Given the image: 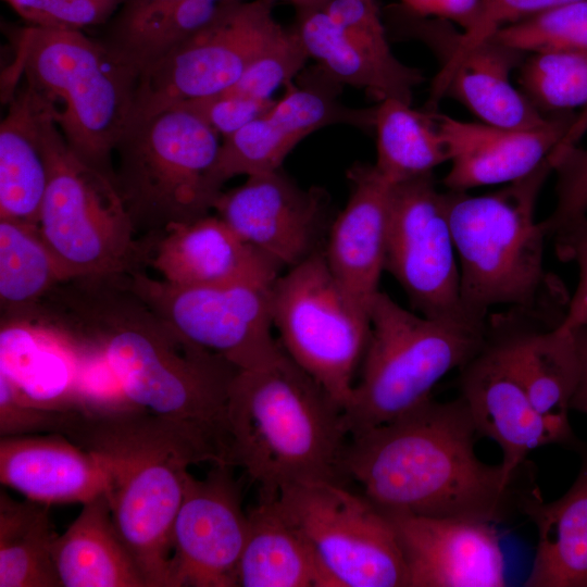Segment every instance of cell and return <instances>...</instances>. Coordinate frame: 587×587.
<instances>
[{
    "mask_svg": "<svg viewBox=\"0 0 587 587\" xmlns=\"http://www.w3.org/2000/svg\"><path fill=\"white\" fill-rule=\"evenodd\" d=\"M36 313L97 346L130 404L190 429L229 465L227 405L239 370L184 339L126 274L64 280Z\"/></svg>",
    "mask_w": 587,
    "mask_h": 587,
    "instance_id": "cell-1",
    "label": "cell"
},
{
    "mask_svg": "<svg viewBox=\"0 0 587 587\" xmlns=\"http://www.w3.org/2000/svg\"><path fill=\"white\" fill-rule=\"evenodd\" d=\"M479 437L462 399L433 398L392 422L349 436L342 474L384 514L500 523L537 488L509 483L501 464L475 453Z\"/></svg>",
    "mask_w": 587,
    "mask_h": 587,
    "instance_id": "cell-2",
    "label": "cell"
},
{
    "mask_svg": "<svg viewBox=\"0 0 587 587\" xmlns=\"http://www.w3.org/2000/svg\"><path fill=\"white\" fill-rule=\"evenodd\" d=\"M59 434L99 462L114 524L148 587H172V527L189 466L223 464L220 454L185 426L134 405L70 411Z\"/></svg>",
    "mask_w": 587,
    "mask_h": 587,
    "instance_id": "cell-3",
    "label": "cell"
},
{
    "mask_svg": "<svg viewBox=\"0 0 587 587\" xmlns=\"http://www.w3.org/2000/svg\"><path fill=\"white\" fill-rule=\"evenodd\" d=\"M228 464L261 495L308 482H339L349 439L342 409L286 353L239 370L227 405Z\"/></svg>",
    "mask_w": 587,
    "mask_h": 587,
    "instance_id": "cell-4",
    "label": "cell"
},
{
    "mask_svg": "<svg viewBox=\"0 0 587 587\" xmlns=\"http://www.w3.org/2000/svg\"><path fill=\"white\" fill-rule=\"evenodd\" d=\"M552 172L549 158L533 173L495 192H445L460 268V295L467 320L484 324L504 305L540 314L557 324L571 296L546 270L547 236L535 218L539 192Z\"/></svg>",
    "mask_w": 587,
    "mask_h": 587,
    "instance_id": "cell-5",
    "label": "cell"
},
{
    "mask_svg": "<svg viewBox=\"0 0 587 587\" xmlns=\"http://www.w3.org/2000/svg\"><path fill=\"white\" fill-rule=\"evenodd\" d=\"M18 63L74 153L115 183L114 150L132 116L139 73L103 40L32 25L18 38Z\"/></svg>",
    "mask_w": 587,
    "mask_h": 587,
    "instance_id": "cell-6",
    "label": "cell"
},
{
    "mask_svg": "<svg viewBox=\"0 0 587 587\" xmlns=\"http://www.w3.org/2000/svg\"><path fill=\"white\" fill-rule=\"evenodd\" d=\"M371 333L350 400L349 436L400 419L430 400L438 382L462 369L483 347L485 323L434 320L378 291Z\"/></svg>",
    "mask_w": 587,
    "mask_h": 587,
    "instance_id": "cell-7",
    "label": "cell"
},
{
    "mask_svg": "<svg viewBox=\"0 0 587 587\" xmlns=\"http://www.w3.org/2000/svg\"><path fill=\"white\" fill-rule=\"evenodd\" d=\"M220 147L210 126L177 107L127 125L114 150L115 186L138 236L210 214L223 191Z\"/></svg>",
    "mask_w": 587,
    "mask_h": 587,
    "instance_id": "cell-8",
    "label": "cell"
},
{
    "mask_svg": "<svg viewBox=\"0 0 587 587\" xmlns=\"http://www.w3.org/2000/svg\"><path fill=\"white\" fill-rule=\"evenodd\" d=\"M42 136L49 179L38 228L66 280L146 270L115 183L74 153L46 108Z\"/></svg>",
    "mask_w": 587,
    "mask_h": 587,
    "instance_id": "cell-9",
    "label": "cell"
},
{
    "mask_svg": "<svg viewBox=\"0 0 587 587\" xmlns=\"http://www.w3.org/2000/svg\"><path fill=\"white\" fill-rule=\"evenodd\" d=\"M272 317L285 353L344 411L369 342L370 307L336 279L323 250L278 276Z\"/></svg>",
    "mask_w": 587,
    "mask_h": 587,
    "instance_id": "cell-10",
    "label": "cell"
},
{
    "mask_svg": "<svg viewBox=\"0 0 587 587\" xmlns=\"http://www.w3.org/2000/svg\"><path fill=\"white\" fill-rule=\"evenodd\" d=\"M277 498L333 587H409L394 527L364 496L320 480L286 487Z\"/></svg>",
    "mask_w": 587,
    "mask_h": 587,
    "instance_id": "cell-11",
    "label": "cell"
},
{
    "mask_svg": "<svg viewBox=\"0 0 587 587\" xmlns=\"http://www.w3.org/2000/svg\"><path fill=\"white\" fill-rule=\"evenodd\" d=\"M278 1L228 4L213 22L143 70L128 124L234 86L284 33L273 15Z\"/></svg>",
    "mask_w": 587,
    "mask_h": 587,
    "instance_id": "cell-12",
    "label": "cell"
},
{
    "mask_svg": "<svg viewBox=\"0 0 587 587\" xmlns=\"http://www.w3.org/2000/svg\"><path fill=\"white\" fill-rule=\"evenodd\" d=\"M130 289L184 339L238 370L283 353L272 334V284L179 286L145 270L126 275Z\"/></svg>",
    "mask_w": 587,
    "mask_h": 587,
    "instance_id": "cell-13",
    "label": "cell"
},
{
    "mask_svg": "<svg viewBox=\"0 0 587 587\" xmlns=\"http://www.w3.org/2000/svg\"><path fill=\"white\" fill-rule=\"evenodd\" d=\"M385 271L419 314L473 323L462 309L445 192L437 189L433 173L391 186Z\"/></svg>",
    "mask_w": 587,
    "mask_h": 587,
    "instance_id": "cell-14",
    "label": "cell"
},
{
    "mask_svg": "<svg viewBox=\"0 0 587 587\" xmlns=\"http://www.w3.org/2000/svg\"><path fill=\"white\" fill-rule=\"evenodd\" d=\"M340 86L317 66L302 73L298 84L286 83L283 97L264 114L223 138L215 168L218 183L280 168L289 152L322 127L374 128L376 107L345 105L338 99Z\"/></svg>",
    "mask_w": 587,
    "mask_h": 587,
    "instance_id": "cell-15",
    "label": "cell"
},
{
    "mask_svg": "<svg viewBox=\"0 0 587 587\" xmlns=\"http://www.w3.org/2000/svg\"><path fill=\"white\" fill-rule=\"evenodd\" d=\"M232 467L213 464L201 479L188 476L172 527V587H237L248 513Z\"/></svg>",
    "mask_w": 587,
    "mask_h": 587,
    "instance_id": "cell-16",
    "label": "cell"
},
{
    "mask_svg": "<svg viewBox=\"0 0 587 587\" xmlns=\"http://www.w3.org/2000/svg\"><path fill=\"white\" fill-rule=\"evenodd\" d=\"M213 211L246 242L290 268L320 251L327 197L302 189L278 168L222 191Z\"/></svg>",
    "mask_w": 587,
    "mask_h": 587,
    "instance_id": "cell-17",
    "label": "cell"
},
{
    "mask_svg": "<svg viewBox=\"0 0 587 587\" xmlns=\"http://www.w3.org/2000/svg\"><path fill=\"white\" fill-rule=\"evenodd\" d=\"M485 341L495 348L521 382L533 407L563 445L573 444L570 403L579 362L573 330L517 308L490 312Z\"/></svg>",
    "mask_w": 587,
    "mask_h": 587,
    "instance_id": "cell-18",
    "label": "cell"
},
{
    "mask_svg": "<svg viewBox=\"0 0 587 587\" xmlns=\"http://www.w3.org/2000/svg\"><path fill=\"white\" fill-rule=\"evenodd\" d=\"M399 542L409 587L505 586L504 557L491 523L385 514Z\"/></svg>",
    "mask_w": 587,
    "mask_h": 587,
    "instance_id": "cell-19",
    "label": "cell"
},
{
    "mask_svg": "<svg viewBox=\"0 0 587 587\" xmlns=\"http://www.w3.org/2000/svg\"><path fill=\"white\" fill-rule=\"evenodd\" d=\"M459 396L464 400L479 436L496 441L507 482L533 478L527 455L560 437L533 407L521 382L509 365L485 341L459 371Z\"/></svg>",
    "mask_w": 587,
    "mask_h": 587,
    "instance_id": "cell-20",
    "label": "cell"
},
{
    "mask_svg": "<svg viewBox=\"0 0 587 587\" xmlns=\"http://www.w3.org/2000/svg\"><path fill=\"white\" fill-rule=\"evenodd\" d=\"M146 267L179 286L274 283L283 267L207 214L141 235Z\"/></svg>",
    "mask_w": 587,
    "mask_h": 587,
    "instance_id": "cell-21",
    "label": "cell"
},
{
    "mask_svg": "<svg viewBox=\"0 0 587 587\" xmlns=\"http://www.w3.org/2000/svg\"><path fill=\"white\" fill-rule=\"evenodd\" d=\"M449 152L450 170L442 183L448 190L510 184L533 173L562 142L577 113L551 114L533 129H510L464 122L435 111Z\"/></svg>",
    "mask_w": 587,
    "mask_h": 587,
    "instance_id": "cell-22",
    "label": "cell"
},
{
    "mask_svg": "<svg viewBox=\"0 0 587 587\" xmlns=\"http://www.w3.org/2000/svg\"><path fill=\"white\" fill-rule=\"evenodd\" d=\"M0 374L38 407L84 410L79 342L38 314L1 317Z\"/></svg>",
    "mask_w": 587,
    "mask_h": 587,
    "instance_id": "cell-23",
    "label": "cell"
},
{
    "mask_svg": "<svg viewBox=\"0 0 587 587\" xmlns=\"http://www.w3.org/2000/svg\"><path fill=\"white\" fill-rule=\"evenodd\" d=\"M347 177L350 196L330 226L323 254L341 286L371 307L385 271L392 185L374 164L355 163Z\"/></svg>",
    "mask_w": 587,
    "mask_h": 587,
    "instance_id": "cell-24",
    "label": "cell"
},
{
    "mask_svg": "<svg viewBox=\"0 0 587 587\" xmlns=\"http://www.w3.org/2000/svg\"><path fill=\"white\" fill-rule=\"evenodd\" d=\"M0 482L47 505L84 504L105 491L97 459L57 433L1 437Z\"/></svg>",
    "mask_w": 587,
    "mask_h": 587,
    "instance_id": "cell-25",
    "label": "cell"
},
{
    "mask_svg": "<svg viewBox=\"0 0 587 587\" xmlns=\"http://www.w3.org/2000/svg\"><path fill=\"white\" fill-rule=\"evenodd\" d=\"M522 54L490 39L482 42L440 68L433 80L426 110L435 111L439 100L449 96L486 124L510 129L546 125L551 115H544L510 82V73L520 64Z\"/></svg>",
    "mask_w": 587,
    "mask_h": 587,
    "instance_id": "cell-26",
    "label": "cell"
},
{
    "mask_svg": "<svg viewBox=\"0 0 587 587\" xmlns=\"http://www.w3.org/2000/svg\"><path fill=\"white\" fill-rule=\"evenodd\" d=\"M294 7L291 29L309 58L339 85L364 89L382 101L396 98L411 104L412 91L424 80L419 68L387 64L366 52L319 5L316 0H286Z\"/></svg>",
    "mask_w": 587,
    "mask_h": 587,
    "instance_id": "cell-27",
    "label": "cell"
},
{
    "mask_svg": "<svg viewBox=\"0 0 587 587\" xmlns=\"http://www.w3.org/2000/svg\"><path fill=\"white\" fill-rule=\"evenodd\" d=\"M248 513L237 587H333L313 548L282 508L261 495Z\"/></svg>",
    "mask_w": 587,
    "mask_h": 587,
    "instance_id": "cell-28",
    "label": "cell"
},
{
    "mask_svg": "<svg viewBox=\"0 0 587 587\" xmlns=\"http://www.w3.org/2000/svg\"><path fill=\"white\" fill-rule=\"evenodd\" d=\"M43 114L26 83L13 91L0 124V220L38 226L49 179Z\"/></svg>",
    "mask_w": 587,
    "mask_h": 587,
    "instance_id": "cell-29",
    "label": "cell"
},
{
    "mask_svg": "<svg viewBox=\"0 0 587 587\" xmlns=\"http://www.w3.org/2000/svg\"><path fill=\"white\" fill-rule=\"evenodd\" d=\"M52 559L62 587H148L104 494L85 502L67 529L57 535Z\"/></svg>",
    "mask_w": 587,
    "mask_h": 587,
    "instance_id": "cell-30",
    "label": "cell"
},
{
    "mask_svg": "<svg viewBox=\"0 0 587 587\" xmlns=\"http://www.w3.org/2000/svg\"><path fill=\"white\" fill-rule=\"evenodd\" d=\"M522 513L537 528V547L527 587H587V454L571 488L545 502L537 487Z\"/></svg>",
    "mask_w": 587,
    "mask_h": 587,
    "instance_id": "cell-31",
    "label": "cell"
},
{
    "mask_svg": "<svg viewBox=\"0 0 587 587\" xmlns=\"http://www.w3.org/2000/svg\"><path fill=\"white\" fill-rule=\"evenodd\" d=\"M230 3L179 0L121 8L103 41L140 75L213 22Z\"/></svg>",
    "mask_w": 587,
    "mask_h": 587,
    "instance_id": "cell-32",
    "label": "cell"
},
{
    "mask_svg": "<svg viewBox=\"0 0 587 587\" xmlns=\"http://www.w3.org/2000/svg\"><path fill=\"white\" fill-rule=\"evenodd\" d=\"M435 111L414 110L396 98L384 99L376 105L374 166L388 184L432 174L435 167L449 162Z\"/></svg>",
    "mask_w": 587,
    "mask_h": 587,
    "instance_id": "cell-33",
    "label": "cell"
},
{
    "mask_svg": "<svg viewBox=\"0 0 587 587\" xmlns=\"http://www.w3.org/2000/svg\"><path fill=\"white\" fill-rule=\"evenodd\" d=\"M47 504L0 492V587H62L52 544L57 537Z\"/></svg>",
    "mask_w": 587,
    "mask_h": 587,
    "instance_id": "cell-34",
    "label": "cell"
},
{
    "mask_svg": "<svg viewBox=\"0 0 587 587\" xmlns=\"http://www.w3.org/2000/svg\"><path fill=\"white\" fill-rule=\"evenodd\" d=\"M64 280L38 226L0 220L1 317L30 315Z\"/></svg>",
    "mask_w": 587,
    "mask_h": 587,
    "instance_id": "cell-35",
    "label": "cell"
},
{
    "mask_svg": "<svg viewBox=\"0 0 587 587\" xmlns=\"http://www.w3.org/2000/svg\"><path fill=\"white\" fill-rule=\"evenodd\" d=\"M519 80L541 113L583 109L553 152L577 145L587 130V50L533 54L522 64Z\"/></svg>",
    "mask_w": 587,
    "mask_h": 587,
    "instance_id": "cell-36",
    "label": "cell"
},
{
    "mask_svg": "<svg viewBox=\"0 0 587 587\" xmlns=\"http://www.w3.org/2000/svg\"><path fill=\"white\" fill-rule=\"evenodd\" d=\"M488 39L522 53L587 50V1L557 7L504 25Z\"/></svg>",
    "mask_w": 587,
    "mask_h": 587,
    "instance_id": "cell-37",
    "label": "cell"
},
{
    "mask_svg": "<svg viewBox=\"0 0 587 587\" xmlns=\"http://www.w3.org/2000/svg\"><path fill=\"white\" fill-rule=\"evenodd\" d=\"M555 173V203L540 223L548 237L587 220V148L577 145L549 157Z\"/></svg>",
    "mask_w": 587,
    "mask_h": 587,
    "instance_id": "cell-38",
    "label": "cell"
},
{
    "mask_svg": "<svg viewBox=\"0 0 587 587\" xmlns=\"http://www.w3.org/2000/svg\"><path fill=\"white\" fill-rule=\"evenodd\" d=\"M308 59L297 34L291 27L285 28L277 40L227 90L257 99H270L277 87L285 86L301 72Z\"/></svg>",
    "mask_w": 587,
    "mask_h": 587,
    "instance_id": "cell-39",
    "label": "cell"
},
{
    "mask_svg": "<svg viewBox=\"0 0 587 587\" xmlns=\"http://www.w3.org/2000/svg\"><path fill=\"white\" fill-rule=\"evenodd\" d=\"M29 25L80 30L108 22L125 0H3Z\"/></svg>",
    "mask_w": 587,
    "mask_h": 587,
    "instance_id": "cell-40",
    "label": "cell"
},
{
    "mask_svg": "<svg viewBox=\"0 0 587 587\" xmlns=\"http://www.w3.org/2000/svg\"><path fill=\"white\" fill-rule=\"evenodd\" d=\"M587 0H483L475 24L460 34L451 32L444 42L451 47L441 52L446 59L441 67L457 62L470 50L486 41L500 27L569 3Z\"/></svg>",
    "mask_w": 587,
    "mask_h": 587,
    "instance_id": "cell-41",
    "label": "cell"
},
{
    "mask_svg": "<svg viewBox=\"0 0 587 587\" xmlns=\"http://www.w3.org/2000/svg\"><path fill=\"white\" fill-rule=\"evenodd\" d=\"M316 2L371 55L387 64L400 62L390 50L387 28L375 0H316Z\"/></svg>",
    "mask_w": 587,
    "mask_h": 587,
    "instance_id": "cell-42",
    "label": "cell"
},
{
    "mask_svg": "<svg viewBox=\"0 0 587 587\" xmlns=\"http://www.w3.org/2000/svg\"><path fill=\"white\" fill-rule=\"evenodd\" d=\"M274 102L275 100L271 98L257 99L225 90L190 99L174 107L185 109L198 116L224 138L264 114Z\"/></svg>",
    "mask_w": 587,
    "mask_h": 587,
    "instance_id": "cell-43",
    "label": "cell"
},
{
    "mask_svg": "<svg viewBox=\"0 0 587 587\" xmlns=\"http://www.w3.org/2000/svg\"><path fill=\"white\" fill-rule=\"evenodd\" d=\"M66 413L27 401L9 379L0 374V437L59 434Z\"/></svg>",
    "mask_w": 587,
    "mask_h": 587,
    "instance_id": "cell-44",
    "label": "cell"
},
{
    "mask_svg": "<svg viewBox=\"0 0 587 587\" xmlns=\"http://www.w3.org/2000/svg\"><path fill=\"white\" fill-rule=\"evenodd\" d=\"M555 252L564 262H574L578 268V282L560 328L573 330L587 326V220L567 227L554 236Z\"/></svg>",
    "mask_w": 587,
    "mask_h": 587,
    "instance_id": "cell-45",
    "label": "cell"
},
{
    "mask_svg": "<svg viewBox=\"0 0 587 587\" xmlns=\"http://www.w3.org/2000/svg\"><path fill=\"white\" fill-rule=\"evenodd\" d=\"M400 4L413 14L445 20L466 32L475 24L483 0H400Z\"/></svg>",
    "mask_w": 587,
    "mask_h": 587,
    "instance_id": "cell-46",
    "label": "cell"
},
{
    "mask_svg": "<svg viewBox=\"0 0 587 587\" xmlns=\"http://www.w3.org/2000/svg\"><path fill=\"white\" fill-rule=\"evenodd\" d=\"M579 362V374L576 389L570 408L587 414V326L573 329Z\"/></svg>",
    "mask_w": 587,
    "mask_h": 587,
    "instance_id": "cell-47",
    "label": "cell"
},
{
    "mask_svg": "<svg viewBox=\"0 0 587 587\" xmlns=\"http://www.w3.org/2000/svg\"><path fill=\"white\" fill-rule=\"evenodd\" d=\"M167 1H179V0H125L122 8L124 9H134V8H140L152 3L158 2H167ZM208 1H215V2H241L246 0H208Z\"/></svg>",
    "mask_w": 587,
    "mask_h": 587,
    "instance_id": "cell-48",
    "label": "cell"
}]
</instances>
